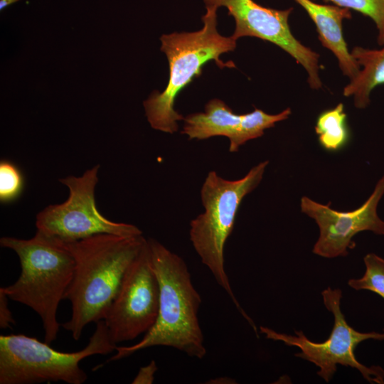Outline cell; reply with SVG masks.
I'll return each instance as SVG.
<instances>
[{"instance_id":"6da1fadb","label":"cell","mask_w":384,"mask_h":384,"mask_svg":"<svg viewBox=\"0 0 384 384\" xmlns=\"http://www.w3.org/2000/svg\"><path fill=\"white\" fill-rule=\"evenodd\" d=\"M143 235L98 234L64 242L75 267L64 299L71 304V317L61 324L78 341L85 327L104 320L126 271L146 242Z\"/></svg>"},{"instance_id":"7a4b0ae2","label":"cell","mask_w":384,"mask_h":384,"mask_svg":"<svg viewBox=\"0 0 384 384\" xmlns=\"http://www.w3.org/2000/svg\"><path fill=\"white\" fill-rule=\"evenodd\" d=\"M153 268L159 284V307L154 325L135 344L116 347L108 361L122 359L142 349L168 346L191 357L206 354L198 321L201 298L184 260L153 238L147 239Z\"/></svg>"},{"instance_id":"3957f363","label":"cell","mask_w":384,"mask_h":384,"mask_svg":"<svg viewBox=\"0 0 384 384\" xmlns=\"http://www.w3.org/2000/svg\"><path fill=\"white\" fill-rule=\"evenodd\" d=\"M0 245L15 252L21 265L17 280L0 290L40 316L44 341L50 344L59 331L58 308L73 276L75 260L71 252L63 242L37 231L30 239L2 237Z\"/></svg>"},{"instance_id":"277c9868","label":"cell","mask_w":384,"mask_h":384,"mask_svg":"<svg viewBox=\"0 0 384 384\" xmlns=\"http://www.w3.org/2000/svg\"><path fill=\"white\" fill-rule=\"evenodd\" d=\"M201 29L193 32H174L161 36V50L166 55L169 79L162 92L154 91L144 101L146 119L156 130L174 134L178 122L184 117L175 110V101L183 89L202 73L209 61L220 68H235L232 61L224 63L220 56L235 49L237 41L232 36L220 35L217 29L218 9L206 6Z\"/></svg>"},{"instance_id":"5b68a950","label":"cell","mask_w":384,"mask_h":384,"mask_svg":"<svg viewBox=\"0 0 384 384\" xmlns=\"http://www.w3.org/2000/svg\"><path fill=\"white\" fill-rule=\"evenodd\" d=\"M268 164V161L260 162L244 177L233 181L223 178L215 171H209L201 189L204 212L191 221L189 230L190 240L201 262L254 329L257 328L255 323L240 305L231 288L225 270L224 248L242 200L260 184Z\"/></svg>"},{"instance_id":"8992f818","label":"cell","mask_w":384,"mask_h":384,"mask_svg":"<svg viewBox=\"0 0 384 384\" xmlns=\"http://www.w3.org/2000/svg\"><path fill=\"white\" fill-rule=\"evenodd\" d=\"M104 320L87 345L78 351H58L46 342L23 334L0 336V384H33L63 381L82 384L87 378L80 362L92 355L115 351Z\"/></svg>"},{"instance_id":"52a82bcc","label":"cell","mask_w":384,"mask_h":384,"mask_svg":"<svg viewBox=\"0 0 384 384\" xmlns=\"http://www.w3.org/2000/svg\"><path fill=\"white\" fill-rule=\"evenodd\" d=\"M326 308L334 315V325L328 338L323 342L309 340L302 331H294L295 335L275 331L260 326V331L268 339L283 342L288 346L299 348L296 357L314 363L319 368L317 375L329 383L337 369V365L349 366L358 370L370 383L384 384V370L379 366L370 367L360 363L355 356V349L368 339L384 340L383 331L360 332L351 327L341 309L342 291L328 287L321 292Z\"/></svg>"},{"instance_id":"ba28073f","label":"cell","mask_w":384,"mask_h":384,"mask_svg":"<svg viewBox=\"0 0 384 384\" xmlns=\"http://www.w3.org/2000/svg\"><path fill=\"white\" fill-rule=\"evenodd\" d=\"M100 167L97 164L80 176H69L59 180L68 188V198L62 203L47 206L37 214V232L63 242L98 234L124 237L142 235L136 225L110 220L98 210L95 191Z\"/></svg>"},{"instance_id":"9c48e42d","label":"cell","mask_w":384,"mask_h":384,"mask_svg":"<svg viewBox=\"0 0 384 384\" xmlns=\"http://www.w3.org/2000/svg\"><path fill=\"white\" fill-rule=\"evenodd\" d=\"M159 294L146 240L126 271L104 319L113 343L132 341L151 329L158 316Z\"/></svg>"},{"instance_id":"30bf717a","label":"cell","mask_w":384,"mask_h":384,"mask_svg":"<svg viewBox=\"0 0 384 384\" xmlns=\"http://www.w3.org/2000/svg\"><path fill=\"white\" fill-rule=\"evenodd\" d=\"M206 7H225L235 22L232 37H255L279 46L304 67L311 88L322 86L319 75V55L303 45L292 34L289 17L293 8L284 10L267 8L253 0H203Z\"/></svg>"},{"instance_id":"8fae6325","label":"cell","mask_w":384,"mask_h":384,"mask_svg":"<svg viewBox=\"0 0 384 384\" xmlns=\"http://www.w3.org/2000/svg\"><path fill=\"white\" fill-rule=\"evenodd\" d=\"M384 194V176L378 181L372 194L358 208L347 212L338 211L330 204L324 205L307 196L300 201L302 213L314 219L319 228L314 254L325 257H346L356 246L353 238L360 232L370 230L384 235V221L377 213V207Z\"/></svg>"},{"instance_id":"7c38bea8","label":"cell","mask_w":384,"mask_h":384,"mask_svg":"<svg viewBox=\"0 0 384 384\" xmlns=\"http://www.w3.org/2000/svg\"><path fill=\"white\" fill-rule=\"evenodd\" d=\"M314 21L322 46L336 56L342 73L350 80L358 73L361 67L349 52L343 35L344 19H350V9L338 6L320 4L313 0H295Z\"/></svg>"},{"instance_id":"4fadbf2b","label":"cell","mask_w":384,"mask_h":384,"mask_svg":"<svg viewBox=\"0 0 384 384\" xmlns=\"http://www.w3.org/2000/svg\"><path fill=\"white\" fill-rule=\"evenodd\" d=\"M242 114H235L223 100L212 99L203 112L190 114L184 117L181 133L189 139L203 140L223 136L231 139L236 134Z\"/></svg>"},{"instance_id":"5bb4252c","label":"cell","mask_w":384,"mask_h":384,"mask_svg":"<svg viewBox=\"0 0 384 384\" xmlns=\"http://www.w3.org/2000/svg\"><path fill=\"white\" fill-rule=\"evenodd\" d=\"M379 49L356 46L351 52L361 69L343 88L345 97H353L356 108L363 109L370 104L372 90L384 84V45Z\"/></svg>"},{"instance_id":"9a60e30c","label":"cell","mask_w":384,"mask_h":384,"mask_svg":"<svg viewBox=\"0 0 384 384\" xmlns=\"http://www.w3.org/2000/svg\"><path fill=\"white\" fill-rule=\"evenodd\" d=\"M346 117L342 103L319 114L315 132L318 135L319 144L324 149L338 151L346 145L350 136Z\"/></svg>"},{"instance_id":"2e32d148","label":"cell","mask_w":384,"mask_h":384,"mask_svg":"<svg viewBox=\"0 0 384 384\" xmlns=\"http://www.w3.org/2000/svg\"><path fill=\"white\" fill-rule=\"evenodd\" d=\"M290 114L289 107L276 114H267L257 108L242 114L239 128L235 136L229 140V151H238L240 146L249 140L262 137L265 129L273 127L277 122L287 119Z\"/></svg>"},{"instance_id":"e0dca14e","label":"cell","mask_w":384,"mask_h":384,"mask_svg":"<svg viewBox=\"0 0 384 384\" xmlns=\"http://www.w3.org/2000/svg\"><path fill=\"white\" fill-rule=\"evenodd\" d=\"M366 272L359 279H350L348 284L355 290L373 292L384 299V259L374 253L363 257Z\"/></svg>"},{"instance_id":"ac0fdd59","label":"cell","mask_w":384,"mask_h":384,"mask_svg":"<svg viewBox=\"0 0 384 384\" xmlns=\"http://www.w3.org/2000/svg\"><path fill=\"white\" fill-rule=\"evenodd\" d=\"M24 188V178L16 164L8 160L0 161V201L8 203L16 200Z\"/></svg>"},{"instance_id":"d6986e66","label":"cell","mask_w":384,"mask_h":384,"mask_svg":"<svg viewBox=\"0 0 384 384\" xmlns=\"http://www.w3.org/2000/svg\"><path fill=\"white\" fill-rule=\"evenodd\" d=\"M336 6L353 9L368 16L378 30V43L384 45V0H325Z\"/></svg>"},{"instance_id":"ffe728a7","label":"cell","mask_w":384,"mask_h":384,"mask_svg":"<svg viewBox=\"0 0 384 384\" xmlns=\"http://www.w3.org/2000/svg\"><path fill=\"white\" fill-rule=\"evenodd\" d=\"M9 299L8 296L0 290V327L4 329L15 324L12 313L9 307Z\"/></svg>"},{"instance_id":"44dd1931","label":"cell","mask_w":384,"mask_h":384,"mask_svg":"<svg viewBox=\"0 0 384 384\" xmlns=\"http://www.w3.org/2000/svg\"><path fill=\"white\" fill-rule=\"evenodd\" d=\"M157 366L154 361H151L148 365L139 368L138 373L134 378L133 384H151L154 380L155 373L157 371Z\"/></svg>"},{"instance_id":"7402d4cb","label":"cell","mask_w":384,"mask_h":384,"mask_svg":"<svg viewBox=\"0 0 384 384\" xmlns=\"http://www.w3.org/2000/svg\"><path fill=\"white\" fill-rule=\"evenodd\" d=\"M18 1L20 0H0V11H3Z\"/></svg>"}]
</instances>
